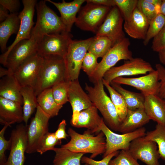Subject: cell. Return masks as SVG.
Listing matches in <instances>:
<instances>
[{"mask_svg": "<svg viewBox=\"0 0 165 165\" xmlns=\"http://www.w3.org/2000/svg\"><path fill=\"white\" fill-rule=\"evenodd\" d=\"M165 25V16L161 13H158L149 23L145 38L143 43L147 46L152 38L155 37Z\"/></svg>", "mask_w": 165, "mask_h": 165, "instance_id": "obj_35", "label": "cell"}, {"mask_svg": "<svg viewBox=\"0 0 165 165\" xmlns=\"http://www.w3.org/2000/svg\"><path fill=\"white\" fill-rule=\"evenodd\" d=\"M112 46L111 41L107 37L95 36L93 37L88 51L97 58H102Z\"/></svg>", "mask_w": 165, "mask_h": 165, "instance_id": "obj_34", "label": "cell"}, {"mask_svg": "<svg viewBox=\"0 0 165 165\" xmlns=\"http://www.w3.org/2000/svg\"><path fill=\"white\" fill-rule=\"evenodd\" d=\"M55 153L53 165H81L80 162L85 154L75 152L62 148H54L53 150ZM85 165H87L85 164Z\"/></svg>", "mask_w": 165, "mask_h": 165, "instance_id": "obj_31", "label": "cell"}, {"mask_svg": "<svg viewBox=\"0 0 165 165\" xmlns=\"http://www.w3.org/2000/svg\"><path fill=\"white\" fill-rule=\"evenodd\" d=\"M68 134L71 140L67 143L62 145V148L75 152L91 153L90 158L92 159L104 154L105 152V137L101 131L94 136L87 131L82 134L70 128L68 130Z\"/></svg>", "mask_w": 165, "mask_h": 165, "instance_id": "obj_3", "label": "cell"}, {"mask_svg": "<svg viewBox=\"0 0 165 165\" xmlns=\"http://www.w3.org/2000/svg\"><path fill=\"white\" fill-rule=\"evenodd\" d=\"M20 93L23 98V121L27 125L28 120L38 105L34 90L29 86L21 87Z\"/></svg>", "mask_w": 165, "mask_h": 165, "instance_id": "obj_29", "label": "cell"}, {"mask_svg": "<svg viewBox=\"0 0 165 165\" xmlns=\"http://www.w3.org/2000/svg\"><path fill=\"white\" fill-rule=\"evenodd\" d=\"M97 58L92 53L87 52L83 59L81 68L88 77L94 74L98 66Z\"/></svg>", "mask_w": 165, "mask_h": 165, "instance_id": "obj_40", "label": "cell"}, {"mask_svg": "<svg viewBox=\"0 0 165 165\" xmlns=\"http://www.w3.org/2000/svg\"><path fill=\"white\" fill-rule=\"evenodd\" d=\"M22 2L23 8L19 14L20 23L18 32L13 43L0 56V63L5 67L8 55L13 47L21 40L30 38L31 31L35 23L33 18L37 0H22Z\"/></svg>", "mask_w": 165, "mask_h": 165, "instance_id": "obj_11", "label": "cell"}, {"mask_svg": "<svg viewBox=\"0 0 165 165\" xmlns=\"http://www.w3.org/2000/svg\"><path fill=\"white\" fill-rule=\"evenodd\" d=\"M152 48L158 53L165 49V25L153 40Z\"/></svg>", "mask_w": 165, "mask_h": 165, "instance_id": "obj_43", "label": "cell"}, {"mask_svg": "<svg viewBox=\"0 0 165 165\" xmlns=\"http://www.w3.org/2000/svg\"><path fill=\"white\" fill-rule=\"evenodd\" d=\"M27 126L17 125L11 133L10 152L3 165H24L27 147Z\"/></svg>", "mask_w": 165, "mask_h": 165, "instance_id": "obj_15", "label": "cell"}, {"mask_svg": "<svg viewBox=\"0 0 165 165\" xmlns=\"http://www.w3.org/2000/svg\"><path fill=\"white\" fill-rule=\"evenodd\" d=\"M11 74H13L10 72L7 68L6 69L2 67H0V77L2 78L4 76L8 75Z\"/></svg>", "mask_w": 165, "mask_h": 165, "instance_id": "obj_50", "label": "cell"}, {"mask_svg": "<svg viewBox=\"0 0 165 165\" xmlns=\"http://www.w3.org/2000/svg\"><path fill=\"white\" fill-rule=\"evenodd\" d=\"M144 109L150 119L165 126V101L158 95L145 96Z\"/></svg>", "mask_w": 165, "mask_h": 165, "instance_id": "obj_24", "label": "cell"}, {"mask_svg": "<svg viewBox=\"0 0 165 165\" xmlns=\"http://www.w3.org/2000/svg\"><path fill=\"white\" fill-rule=\"evenodd\" d=\"M156 70L158 73L160 86L158 95L165 101V68L160 64H157L155 66Z\"/></svg>", "mask_w": 165, "mask_h": 165, "instance_id": "obj_44", "label": "cell"}, {"mask_svg": "<svg viewBox=\"0 0 165 165\" xmlns=\"http://www.w3.org/2000/svg\"><path fill=\"white\" fill-rule=\"evenodd\" d=\"M158 53L160 61L162 64L165 65V49Z\"/></svg>", "mask_w": 165, "mask_h": 165, "instance_id": "obj_51", "label": "cell"}, {"mask_svg": "<svg viewBox=\"0 0 165 165\" xmlns=\"http://www.w3.org/2000/svg\"><path fill=\"white\" fill-rule=\"evenodd\" d=\"M150 120L144 108L128 109L126 117L121 123L118 131L123 134L132 132L142 127Z\"/></svg>", "mask_w": 165, "mask_h": 165, "instance_id": "obj_25", "label": "cell"}, {"mask_svg": "<svg viewBox=\"0 0 165 165\" xmlns=\"http://www.w3.org/2000/svg\"><path fill=\"white\" fill-rule=\"evenodd\" d=\"M86 2L87 3H92L110 7L116 6L114 0H87Z\"/></svg>", "mask_w": 165, "mask_h": 165, "instance_id": "obj_48", "label": "cell"}, {"mask_svg": "<svg viewBox=\"0 0 165 165\" xmlns=\"http://www.w3.org/2000/svg\"><path fill=\"white\" fill-rule=\"evenodd\" d=\"M104 121L103 118L98 114V109L93 105L80 112L77 122L74 127L86 128L90 134L99 132L101 131Z\"/></svg>", "mask_w": 165, "mask_h": 165, "instance_id": "obj_23", "label": "cell"}, {"mask_svg": "<svg viewBox=\"0 0 165 165\" xmlns=\"http://www.w3.org/2000/svg\"><path fill=\"white\" fill-rule=\"evenodd\" d=\"M149 24L148 20L137 7L130 16L125 20L124 29L130 37L144 40Z\"/></svg>", "mask_w": 165, "mask_h": 165, "instance_id": "obj_20", "label": "cell"}, {"mask_svg": "<svg viewBox=\"0 0 165 165\" xmlns=\"http://www.w3.org/2000/svg\"><path fill=\"white\" fill-rule=\"evenodd\" d=\"M70 81L65 80L54 85L52 87L53 97L57 104L63 106L68 102V91Z\"/></svg>", "mask_w": 165, "mask_h": 165, "instance_id": "obj_36", "label": "cell"}, {"mask_svg": "<svg viewBox=\"0 0 165 165\" xmlns=\"http://www.w3.org/2000/svg\"><path fill=\"white\" fill-rule=\"evenodd\" d=\"M130 45L129 39L125 37L113 46L98 63L94 74L89 77V80L94 84L102 80L105 73L113 67L119 61L132 59V52L129 48Z\"/></svg>", "mask_w": 165, "mask_h": 165, "instance_id": "obj_5", "label": "cell"}, {"mask_svg": "<svg viewBox=\"0 0 165 165\" xmlns=\"http://www.w3.org/2000/svg\"><path fill=\"white\" fill-rule=\"evenodd\" d=\"M50 118L38 105L34 116L27 126L26 153L30 154L37 152L42 138L49 132V121Z\"/></svg>", "mask_w": 165, "mask_h": 165, "instance_id": "obj_9", "label": "cell"}, {"mask_svg": "<svg viewBox=\"0 0 165 165\" xmlns=\"http://www.w3.org/2000/svg\"><path fill=\"white\" fill-rule=\"evenodd\" d=\"M38 105L51 118L57 116L63 106L56 102L53 95L52 88L45 90L37 96Z\"/></svg>", "mask_w": 165, "mask_h": 165, "instance_id": "obj_30", "label": "cell"}, {"mask_svg": "<svg viewBox=\"0 0 165 165\" xmlns=\"http://www.w3.org/2000/svg\"><path fill=\"white\" fill-rule=\"evenodd\" d=\"M148 2L152 4L156 7L157 6H160L162 0H146Z\"/></svg>", "mask_w": 165, "mask_h": 165, "instance_id": "obj_52", "label": "cell"}, {"mask_svg": "<svg viewBox=\"0 0 165 165\" xmlns=\"http://www.w3.org/2000/svg\"><path fill=\"white\" fill-rule=\"evenodd\" d=\"M104 85L108 90L110 98L116 109L121 123L126 116L128 108L125 101L122 95L110 85L102 79Z\"/></svg>", "mask_w": 165, "mask_h": 165, "instance_id": "obj_33", "label": "cell"}, {"mask_svg": "<svg viewBox=\"0 0 165 165\" xmlns=\"http://www.w3.org/2000/svg\"><path fill=\"white\" fill-rule=\"evenodd\" d=\"M43 61L37 53L20 65L14 74L21 87L29 86L34 90Z\"/></svg>", "mask_w": 165, "mask_h": 165, "instance_id": "obj_17", "label": "cell"}, {"mask_svg": "<svg viewBox=\"0 0 165 165\" xmlns=\"http://www.w3.org/2000/svg\"><path fill=\"white\" fill-rule=\"evenodd\" d=\"M8 10L3 6L0 5V21L2 22L6 19L9 15Z\"/></svg>", "mask_w": 165, "mask_h": 165, "instance_id": "obj_49", "label": "cell"}, {"mask_svg": "<svg viewBox=\"0 0 165 165\" xmlns=\"http://www.w3.org/2000/svg\"><path fill=\"white\" fill-rule=\"evenodd\" d=\"M39 40L37 37L31 36L30 39L23 40L18 42L9 52L5 67L14 74L20 65L37 53Z\"/></svg>", "mask_w": 165, "mask_h": 165, "instance_id": "obj_13", "label": "cell"}, {"mask_svg": "<svg viewBox=\"0 0 165 165\" xmlns=\"http://www.w3.org/2000/svg\"><path fill=\"white\" fill-rule=\"evenodd\" d=\"M46 2L45 0H42L37 3V19L31 32V36L36 37L39 40L45 35L66 31L60 17L46 5Z\"/></svg>", "mask_w": 165, "mask_h": 165, "instance_id": "obj_4", "label": "cell"}, {"mask_svg": "<svg viewBox=\"0 0 165 165\" xmlns=\"http://www.w3.org/2000/svg\"><path fill=\"white\" fill-rule=\"evenodd\" d=\"M68 100L72 110L71 123L74 126L77 122L80 112L93 105L88 94L81 86L78 79L70 81L68 91Z\"/></svg>", "mask_w": 165, "mask_h": 165, "instance_id": "obj_19", "label": "cell"}, {"mask_svg": "<svg viewBox=\"0 0 165 165\" xmlns=\"http://www.w3.org/2000/svg\"><path fill=\"white\" fill-rule=\"evenodd\" d=\"M128 151L137 160L147 165H160V157L156 143L145 139L144 136L137 138L130 143Z\"/></svg>", "mask_w": 165, "mask_h": 165, "instance_id": "obj_16", "label": "cell"}, {"mask_svg": "<svg viewBox=\"0 0 165 165\" xmlns=\"http://www.w3.org/2000/svg\"><path fill=\"white\" fill-rule=\"evenodd\" d=\"M87 164V165H90L87 164Z\"/></svg>", "mask_w": 165, "mask_h": 165, "instance_id": "obj_54", "label": "cell"}, {"mask_svg": "<svg viewBox=\"0 0 165 165\" xmlns=\"http://www.w3.org/2000/svg\"><path fill=\"white\" fill-rule=\"evenodd\" d=\"M112 82L130 86L140 90L144 96L158 94L160 86L158 73L154 70L145 75L136 78H116Z\"/></svg>", "mask_w": 165, "mask_h": 165, "instance_id": "obj_18", "label": "cell"}, {"mask_svg": "<svg viewBox=\"0 0 165 165\" xmlns=\"http://www.w3.org/2000/svg\"><path fill=\"white\" fill-rule=\"evenodd\" d=\"M72 36L66 31L44 35L38 42L37 53L41 56L54 55L64 57L72 40Z\"/></svg>", "mask_w": 165, "mask_h": 165, "instance_id": "obj_8", "label": "cell"}, {"mask_svg": "<svg viewBox=\"0 0 165 165\" xmlns=\"http://www.w3.org/2000/svg\"><path fill=\"white\" fill-rule=\"evenodd\" d=\"M160 13L165 16V0H162L160 7Z\"/></svg>", "mask_w": 165, "mask_h": 165, "instance_id": "obj_53", "label": "cell"}, {"mask_svg": "<svg viewBox=\"0 0 165 165\" xmlns=\"http://www.w3.org/2000/svg\"><path fill=\"white\" fill-rule=\"evenodd\" d=\"M43 61L34 91L37 96L45 89L60 82L67 80L63 57L57 55L43 57Z\"/></svg>", "mask_w": 165, "mask_h": 165, "instance_id": "obj_1", "label": "cell"}, {"mask_svg": "<svg viewBox=\"0 0 165 165\" xmlns=\"http://www.w3.org/2000/svg\"><path fill=\"white\" fill-rule=\"evenodd\" d=\"M61 143V140L57 138L54 132H48L44 136L41 140L37 149V152L40 155H42L48 151L53 150L56 145H60Z\"/></svg>", "mask_w": 165, "mask_h": 165, "instance_id": "obj_37", "label": "cell"}, {"mask_svg": "<svg viewBox=\"0 0 165 165\" xmlns=\"http://www.w3.org/2000/svg\"><path fill=\"white\" fill-rule=\"evenodd\" d=\"M124 20L129 17L137 7V0H114Z\"/></svg>", "mask_w": 165, "mask_h": 165, "instance_id": "obj_38", "label": "cell"}, {"mask_svg": "<svg viewBox=\"0 0 165 165\" xmlns=\"http://www.w3.org/2000/svg\"><path fill=\"white\" fill-rule=\"evenodd\" d=\"M101 131L105 135L106 142V149L103 156V158L119 150H128L133 140L144 136L146 133V129L142 127L131 132L122 134H116L111 130L104 121Z\"/></svg>", "mask_w": 165, "mask_h": 165, "instance_id": "obj_10", "label": "cell"}, {"mask_svg": "<svg viewBox=\"0 0 165 165\" xmlns=\"http://www.w3.org/2000/svg\"><path fill=\"white\" fill-rule=\"evenodd\" d=\"M17 102L0 97V123L9 127L24 120L23 108Z\"/></svg>", "mask_w": 165, "mask_h": 165, "instance_id": "obj_21", "label": "cell"}, {"mask_svg": "<svg viewBox=\"0 0 165 165\" xmlns=\"http://www.w3.org/2000/svg\"><path fill=\"white\" fill-rule=\"evenodd\" d=\"M85 89L93 105L102 116L106 124L110 129L118 131L121 122L114 105L104 90L102 79L93 86L86 83Z\"/></svg>", "mask_w": 165, "mask_h": 165, "instance_id": "obj_2", "label": "cell"}, {"mask_svg": "<svg viewBox=\"0 0 165 165\" xmlns=\"http://www.w3.org/2000/svg\"><path fill=\"white\" fill-rule=\"evenodd\" d=\"M123 18L118 8L116 6L112 7L96 36L107 37L111 41L112 46L120 42L125 37L123 29Z\"/></svg>", "mask_w": 165, "mask_h": 165, "instance_id": "obj_14", "label": "cell"}, {"mask_svg": "<svg viewBox=\"0 0 165 165\" xmlns=\"http://www.w3.org/2000/svg\"><path fill=\"white\" fill-rule=\"evenodd\" d=\"M118 151L113 152L103 158L101 160L96 161L92 158L85 156H83L81 162L82 163L90 165H108L110 161L114 156H116L119 153Z\"/></svg>", "mask_w": 165, "mask_h": 165, "instance_id": "obj_45", "label": "cell"}, {"mask_svg": "<svg viewBox=\"0 0 165 165\" xmlns=\"http://www.w3.org/2000/svg\"><path fill=\"white\" fill-rule=\"evenodd\" d=\"M110 84L123 97L128 109L135 110L144 108L145 96L142 94L128 90L123 88L121 85L112 82Z\"/></svg>", "mask_w": 165, "mask_h": 165, "instance_id": "obj_28", "label": "cell"}, {"mask_svg": "<svg viewBox=\"0 0 165 165\" xmlns=\"http://www.w3.org/2000/svg\"><path fill=\"white\" fill-rule=\"evenodd\" d=\"M154 70L149 62L141 58H133L125 61L124 63L120 66L113 67L109 69L104 74L102 79L110 84L117 77L146 75L148 72Z\"/></svg>", "mask_w": 165, "mask_h": 165, "instance_id": "obj_12", "label": "cell"}, {"mask_svg": "<svg viewBox=\"0 0 165 165\" xmlns=\"http://www.w3.org/2000/svg\"><path fill=\"white\" fill-rule=\"evenodd\" d=\"M108 165H140L128 150H121Z\"/></svg>", "mask_w": 165, "mask_h": 165, "instance_id": "obj_39", "label": "cell"}, {"mask_svg": "<svg viewBox=\"0 0 165 165\" xmlns=\"http://www.w3.org/2000/svg\"><path fill=\"white\" fill-rule=\"evenodd\" d=\"M21 86L14 74L4 76L0 80V97L23 105Z\"/></svg>", "mask_w": 165, "mask_h": 165, "instance_id": "obj_26", "label": "cell"}, {"mask_svg": "<svg viewBox=\"0 0 165 165\" xmlns=\"http://www.w3.org/2000/svg\"><path fill=\"white\" fill-rule=\"evenodd\" d=\"M111 8L87 3L81 8L75 24L82 30L96 33L105 20Z\"/></svg>", "mask_w": 165, "mask_h": 165, "instance_id": "obj_7", "label": "cell"}, {"mask_svg": "<svg viewBox=\"0 0 165 165\" xmlns=\"http://www.w3.org/2000/svg\"><path fill=\"white\" fill-rule=\"evenodd\" d=\"M66 121L63 119L60 123L57 130L54 132L55 136L58 140L67 139L69 136L66 132Z\"/></svg>", "mask_w": 165, "mask_h": 165, "instance_id": "obj_47", "label": "cell"}, {"mask_svg": "<svg viewBox=\"0 0 165 165\" xmlns=\"http://www.w3.org/2000/svg\"><path fill=\"white\" fill-rule=\"evenodd\" d=\"M137 7L150 23L159 13L155 6L146 0H138Z\"/></svg>", "mask_w": 165, "mask_h": 165, "instance_id": "obj_41", "label": "cell"}, {"mask_svg": "<svg viewBox=\"0 0 165 165\" xmlns=\"http://www.w3.org/2000/svg\"><path fill=\"white\" fill-rule=\"evenodd\" d=\"M93 39V37H91L85 40H72L71 41L63 58L67 80L72 81L78 79L83 59Z\"/></svg>", "mask_w": 165, "mask_h": 165, "instance_id": "obj_6", "label": "cell"}, {"mask_svg": "<svg viewBox=\"0 0 165 165\" xmlns=\"http://www.w3.org/2000/svg\"><path fill=\"white\" fill-rule=\"evenodd\" d=\"M9 126L4 125L0 131V165H3L6 162L5 152L7 150H10L11 146V141L9 139L6 140L4 137L5 131Z\"/></svg>", "mask_w": 165, "mask_h": 165, "instance_id": "obj_42", "label": "cell"}, {"mask_svg": "<svg viewBox=\"0 0 165 165\" xmlns=\"http://www.w3.org/2000/svg\"><path fill=\"white\" fill-rule=\"evenodd\" d=\"M53 5L59 10L60 17L67 31L70 32L72 26L75 23L77 13L79 12L85 0H74L66 2L63 0L61 2H56L51 0H45Z\"/></svg>", "mask_w": 165, "mask_h": 165, "instance_id": "obj_22", "label": "cell"}, {"mask_svg": "<svg viewBox=\"0 0 165 165\" xmlns=\"http://www.w3.org/2000/svg\"><path fill=\"white\" fill-rule=\"evenodd\" d=\"M18 13H10L8 17L0 24V46L2 53L7 50L6 44L10 36L17 34L20 20Z\"/></svg>", "mask_w": 165, "mask_h": 165, "instance_id": "obj_27", "label": "cell"}, {"mask_svg": "<svg viewBox=\"0 0 165 165\" xmlns=\"http://www.w3.org/2000/svg\"><path fill=\"white\" fill-rule=\"evenodd\" d=\"M0 5L4 7L10 13H17L20 6L18 0H0Z\"/></svg>", "mask_w": 165, "mask_h": 165, "instance_id": "obj_46", "label": "cell"}, {"mask_svg": "<svg viewBox=\"0 0 165 165\" xmlns=\"http://www.w3.org/2000/svg\"><path fill=\"white\" fill-rule=\"evenodd\" d=\"M144 137L156 143L160 157L165 161V126L157 124L155 129L146 133Z\"/></svg>", "mask_w": 165, "mask_h": 165, "instance_id": "obj_32", "label": "cell"}]
</instances>
